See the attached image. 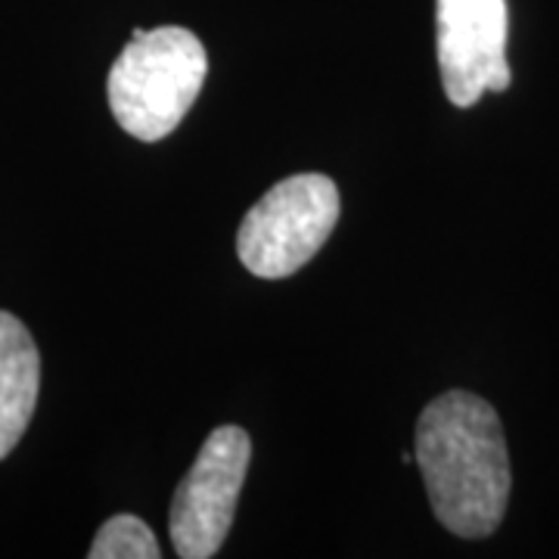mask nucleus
Returning a JSON list of instances; mask_svg holds the SVG:
<instances>
[{
    "label": "nucleus",
    "mask_w": 559,
    "mask_h": 559,
    "mask_svg": "<svg viewBox=\"0 0 559 559\" xmlns=\"http://www.w3.org/2000/svg\"><path fill=\"white\" fill-rule=\"evenodd\" d=\"M205 75L209 57L193 32L180 25H162L153 32L138 28L109 69V109L131 138L156 143L193 109Z\"/></svg>",
    "instance_id": "2"
},
{
    "label": "nucleus",
    "mask_w": 559,
    "mask_h": 559,
    "mask_svg": "<svg viewBox=\"0 0 559 559\" xmlns=\"http://www.w3.org/2000/svg\"><path fill=\"white\" fill-rule=\"evenodd\" d=\"M342 202L336 180L305 171L274 183L242 218L237 255L261 280L293 277L336 230Z\"/></svg>",
    "instance_id": "3"
},
{
    "label": "nucleus",
    "mask_w": 559,
    "mask_h": 559,
    "mask_svg": "<svg viewBox=\"0 0 559 559\" xmlns=\"http://www.w3.org/2000/svg\"><path fill=\"white\" fill-rule=\"evenodd\" d=\"M40 355L20 318L0 311V460L25 436L38 407Z\"/></svg>",
    "instance_id": "6"
},
{
    "label": "nucleus",
    "mask_w": 559,
    "mask_h": 559,
    "mask_svg": "<svg viewBox=\"0 0 559 559\" xmlns=\"http://www.w3.org/2000/svg\"><path fill=\"white\" fill-rule=\"evenodd\" d=\"M249 460L252 441L240 426H218L205 439L168 510V535L178 557L209 559L218 554L237 513Z\"/></svg>",
    "instance_id": "4"
},
{
    "label": "nucleus",
    "mask_w": 559,
    "mask_h": 559,
    "mask_svg": "<svg viewBox=\"0 0 559 559\" xmlns=\"http://www.w3.org/2000/svg\"><path fill=\"white\" fill-rule=\"evenodd\" d=\"M159 540L150 532V525L128 513L103 522L87 550L91 559H159Z\"/></svg>",
    "instance_id": "7"
},
{
    "label": "nucleus",
    "mask_w": 559,
    "mask_h": 559,
    "mask_svg": "<svg viewBox=\"0 0 559 559\" xmlns=\"http://www.w3.org/2000/svg\"><path fill=\"white\" fill-rule=\"evenodd\" d=\"M439 69L448 100L469 109L513 81L507 62V0H439Z\"/></svg>",
    "instance_id": "5"
},
{
    "label": "nucleus",
    "mask_w": 559,
    "mask_h": 559,
    "mask_svg": "<svg viewBox=\"0 0 559 559\" xmlns=\"http://www.w3.org/2000/svg\"><path fill=\"white\" fill-rule=\"evenodd\" d=\"M429 507L457 538H488L503 522L513 473L498 411L473 392H444L417 419L414 448Z\"/></svg>",
    "instance_id": "1"
}]
</instances>
